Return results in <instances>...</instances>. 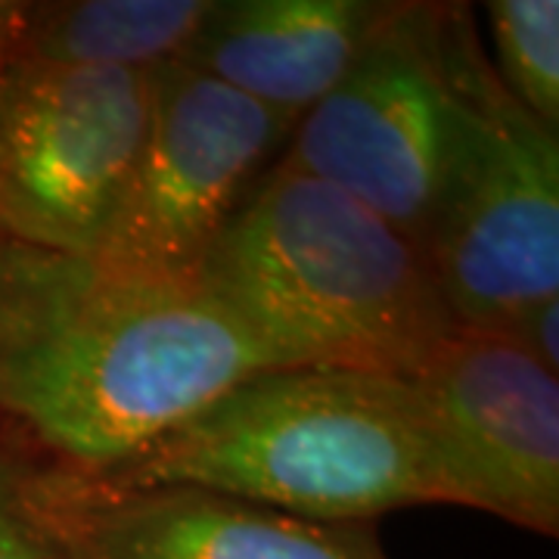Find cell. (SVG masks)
<instances>
[{
    "instance_id": "6da1fadb",
    "label": "cell",
    "mask_w": 559,
    "mask_h": 559,
    "mask_svg": "<svg viewBox=\"0 0 559 559\" xmlns=\"http://www.w3.org/2000/svg\"><path fill=\"white\" fill-rule=\"evenodd\" d=\"M283 370L197 277L0 240V417L72 476L116 469Z\"/></svg>"
},
{
    "instance_id": "7a4b0ae2",
    "label": "cell",
    "mask_w": 559,
    "mask_h": 559,
    "mask_svg": "<svg viewBox=\"0 0 559 559\" xmlns=\"http://www.w3.org/2000/svg\"><path fill=\"white\" fill-rule=\"evenodd\" d=\"M197 280L283 367L411 377L457 330L417 242L280 162L224 224Z\"/></svg>"
},
{
    "instance_id": "3957f363",
    "label": "cell",
    "mask_w": 559,
    "mask_h": 559,
    "mask_svg": "<svg viewBox=\"0 0 559 559\" xmlns=\"http://www.w3.org/2000/svg\"><path fill=\"white\" fill-rule=\"evenodd\" d=\"M75 479L103 491L187 485L352 525L448 503L411 380L330 367L255 373L138 457Z\"/></svg>"
},
{
    "instance_id": "277c9868",
    "label": "cell",
    "mask_w": 559,
    "mask_h": 559,
    "mask_svg": "<svg viewBox=\"0 0 559 559\" xmlns=\"http://www.w3.org/2000/svg\"><path fill=\"white\" fill-rule=\"evenodd\" d=\"M441 35L469 140L426 259L457 326L503 333L559 296V140L507 94L463 7Z\"/></svg>"
},
{
    "instance_id": "5b68a950",
    "label": "cell",
    "mask_w": 559,
    "mask_h": 559,
    "mask_svg": "<svg viewBox=\"0 0 559 559\" xmlns=\"http://www.w3.org/2000/svg\"><path fill=\"white\" fill-rule=\"evenodd\" d=\"M441 13V3H395L352 72L296 121L277 159L364 202L423 252L469 140Z\"/></svg>"
},
{
    "instance_id": "8992f818",
    "label": "cell",
    "mask_w": 559,
    "mask_h": 559,
    "mask_svg": "<svg viewBox=\"0 0 559 559\" xmlns=\"http://www.w3.org/2000/svg\"><path fill=\"white\" fill-rule=\"evenodd\" d=\"M153 75L22 57L0 75V237L94 255L134 171Z\"/></svg>"
},
{
    "instance_id": "52a82bcc",
    "label": "cell",
    "mask_w": 559,
    "mask_h": 559,
    "mask_svg": "<svg viewBox=\"0 0 559 559\" xmlns=\"http://www.w3.org/2000/svg\"><path fill=\"white\" fill-rule=\"evenodd\" d=\"M293 128L187 62L153 72L146 138L94 255L143 274L197 277Z\"/></svg>"
},
{
    "instance_id": "ba28073f",
    "label": "cell",
    "mask_w": 559,
    "mask_h": 559,
    "mask_svg": "<svg viewBox=\"0 0 559 559\" xmlns=\"http://www.w3.org/2000/svg\"><path fill=\"white\" fill-rule=\"evenodd\" d=\"M444 500L559 535V382L516 342L457 326L411 377Z\"/></svg>"
},
{
    "instance_id": "9c48e42d",
    "label": "cell",
    "mask_w": 559,
    "mask_h": 559,
    "mask_svg": "<svg viewBox=\"0 0 559 559\" xmlns=\"http://www.w3.org/2000/svg\"><path fill=\"white\" fill-rule=\"evenodd\" d=\"M47 507L69 559H389L367 525L299 520L187 485L103 491L53 463Z\"/></svg>"
},
{
    "instance_id": "30bf717a",
    "label": "cell",
    "mask_w": 559,
    "mask_h": 559,
    "mask_svg": "<svg viewBox=\"0 0 559 559\" xmlns=\"http://www.w3.org/2000/svg\"><path fill=\"white\" fill-rule=\"evenodd\" d=\"M392 7L377 0H215L187 66L299 121L352 72Z\"/></svg>"
},
{
    "instance_id": "8fae6325",
    "label": "cell",
    "mask_w": 559,
    "mask_h": 559,
    "mask_svg": "<svg viewBox=\"0 0 559 559\" xmlns=\"http://www.w3.org/2000/svg\"><path fill=\"white\" fill-rule=\"evenodd\" d=\"M215 0L28 3L25 57L153 75L187 62Z\"/></svg>"
},
{
    "instance_id": "7c38bea8",
    "label": "cell",
    "mask_w": 559,
    "mask_h": 559,
    "mask_svg": "<svg viewBox=\"0 0 559 559\" xmlns=\"http://www.w3.org/2000/svg\"><path fill=\"white\" fill-rule=\"evenodd\" d=\"M498 62L491 66L507 94L557 134L559 124V3L491 0L485 3Z\"/></svg>"
},
{
    "instance_id": "4fadbf2b",
    "label": "cell",
    "mask_w": 559,
    "mask_h": 559,
    "mask_svg": "<svg viewBox=\"0 0 559 559\" xmlns=\"http://www.w3.org/2000/svg\"><path fill=\"white\" fill-rule=\"evenodd\" d=\"M0 559H69L47 507V460L0 436Z\"/></svg>"
},
{
    "instance_id": "5bb4252c",
    "label": "cell",
    "mask_w": 559,
    "mask_h": 559,
    "mask_svg": "<svg viewBox=\"0 0 559 559\" xmlns=\"http://www.w3.org/2000/svg\"><path fill=\"white\" fill-rule=\"evenodd\" d=\"M503 336L520 345L522 352H528L538 360L540 367H547L550 373L559 370V296L547 299L528 308L513 326L503 330Z\"/></svg>"
},
{
    "instance_id": "9a60e30c",
    "label": "cell",
    "mask_w": 559,
    "mask_h": 559,
    "mask_svg": "<svg viewBox=\"0 0 559 559\" xmlns=\"http://www.w3.org/2000/svg\"><path fill=\"white\" fill-rule=\"evenodd\" d=\"M25 28H28V3L0 0V75L25 57Z\"/></svg>"
},
{
    "instance_id": "2e32d148",
    "label": "cell",
    "mask_w": 559,
    "mask_h": 559,
    "mask_svg": "<svg viewBox=\"0 0 559 559\" xmlns=\"http://www.w3.org/2000/svg\"><path fill=\"white\" fill-rule=\"evenodd\" d=\"M0 240H3V237H0Z\"/></svg>"
}]
</instances>
